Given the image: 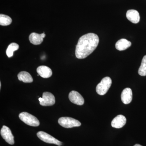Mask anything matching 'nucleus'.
<instances>
[{
  "mask_svg": "<svg viewBox=\"0 0 146 146\" xmlns=\"http://www.w3.org/2000/svg\"><path fill=\"white\" fill-rule=\"evenodd\" d=\"M99 42L98 36L95 33H89L82 35L79 39L76 46V57L78 59L87 57L96 48Z\"/></svg>",
  "mask_w": 146,
  "mask_h": 146,
  "instance_id": "f257e3e1",
  "label": "nucleus"
},
{
  "mask_svg": "<svg viewBox=\"0 0 146 146\" xmlns=\"http://www.w3.org/2000/svg\"><path fill=\"white\" fill-rule=\"evenodd\" d=\"M112 80L109 77H106L102 79L98 84L96 88L97 93L101 96L104 95L107 93L112 84Z\"/></svg>",
  "mask_w": 146,
  "mask_h": 146,
  "instance_id": "f03ea898",
  "label": "nucleus"
},
{
  "mask_svg": "<svg viewBox=\"0 0 146 146\" xmlns=\"http://www.w3.org/2000/svg\"><path fill=\"white\" fill-rule=\"evenodd\" d=\"M20 119L28 125L33 127L39 126L40 123L38 119L33 115L27 112H23L19 115Z\"/></svg>",
  "mask_w": 146,
  "mask_h": 146,
  "instance_id": "7ed1b4c3",
  "label": "nucleus"
},
{
  "mask_svg": "<svg viewBox=\"0 0 146 146\" xmlns=\"http://www.w3.org/2000/svg\"><path fill=\"white\" fill-rule=\"evenodd\" d=\"M58 123L63 127L70 128L81 125V123L78 120L69 117H62L58 119Z\"/></svg>",
  "mask_w": 146,
  "mask_h": 146,
  "instance_id": "20e7f679",
  "label": "nucleus"
},
{
  "mask_svg": "<svg viewBox=\"0 0 146 146\" xmlns=\"http://www.w3.org/2000/svg\"><path fill=\"white\" fill-rule=\"evenodd\" d=\"M36 135L40 140L47 143L55 144L59 146L62 145V142L44 131H39Z\"/></svg>",
  "mask_w": 146,
  "mask_h": 146,
  "instance_id": "39448f33",
  "label": "nucleus"
},
{
  "mask_svg": "<svg viewBox=\"0 0 146 146\" xmlns=\"http://www.w3.org/2000/svg\"><path fill=\"white\" fill-rule=\"evenodd\" d=\"M39 100L40 104L44 106H52L55 103L54 96L48 92L43 93L42 98H39Z\"/></svg>",
  "mask_w": 146,
  "mask_h": 146,
  "instance_id": "423d86ee",
  "label": "nucleus"
},
{
  "mask_svg": "<svg viewBox=\"0 0 146 146\" xmlns=\"http://www.w3.org/2000/svg\"><path fill=\"white\" fill-rule=\"evenodd\" d=\"M1 135L8 144L11 145L14 144V136L10 129L6 126H3L1 130Z\"/></svg>",
  "mask_w": 146,
  "mask_h": 146,
  "instance_id": "0eeeda50",
  "label": "nucleus"
},
{
  "mask_svg": "<svg viewBox=\"0 0 146 146\" xmlns=\"http://www.w3.org/2000/svg\"><path fill=\"white\" fill-rule=\"evenodd\" d=\"M69 98L72 103L78 105H82L84 102L83 97L78 92L72 91L69 94Z\"/></svg>",
  "mask_w": 146,
  "mask_h": 146,
  "instance_id": "6e6552de",
  "label": "nucleus"
},
{
  "mask_svg": "<svg viewBox=\"0 0 146 146\" xmlns=\"http://www.w3.org/2000/svg\"><path fill=\"white\" fill-rule=\"evenodd\" d=\"M46 36L44 33L39 34L36 33H32L29 36V40L33 44L38 45L42 44L44 38Z\"/></svg>",
  "mask_w": 146,
  "mask_h": 146,
  "instance_id": "1a4fd4ad",
  "label": "nucleus"
},
{
  "mask_svg": "<svg viewBox=\"0 0 146 146\" xmlns=\"http://www.w3.org/2000/svg\"><path fill=\"white\" fill-rule=\"evenodd\" d=\"M126 123V119L123 115H119L115 117L111 122V125L115 128H121L125 125Z\"/></svg>",
  "mask_w": 146,
  "mask_h": 146,
  "instance_id": "9d476101",
  "label": "nucleus"
},
{
  "mask_svg": "<svg viewBox=\"0 0 146 146\" xmlns=\"http://www.w3.org/2000/svg\"><path fill=\"white\" fill-rule=\"evenodd\" d=\"M36 72L40 76L44 78H49L52 74L51 69L44 65H42L38 67L36 69Z\"/></svg>",
  "mask_w": 146,
  "mask_h": 146,
  "instance_id": "9b49d317",
  "label": "nucleus"
},
{
  "mask_svg": "<svg viewBox=\"0 0 146 146\" xmlns=\"http://www.w3.org/2000/svg\"><path fill=\"white\" fill-rule=\"evenodd\" d=\"M121 99L123 103L127 104L130 103L132 100V92L129 88H126L123 90L121 95Z\"/></svg>",
  "mask_w": 146,
  "mask_h": 146,
  "instance_id": "f8f14e48",
  "label": "nucleus"
},
{
  "mask_svg": "<svg viewBox=\"0 0 146 146\" xmlns=\"http://www.w3.org/2000/svg\"><path fill=\"white\" fill-rule=\"evenodd\" d=\"M126 17L129 21L133 23H138L140 21L139 13L137 11L134 9L128 10L126 13Z\"/></svg>",
  "mask_w": 146,
  "mask_h": 146,
  "instance_id": "ddd939ff",
  "label": "nucleus"
},
{
  "mask_svg": "<svg viewBox=\"0 0 146 146\" xmlns=\"http://www.w3.org/2000/svg\"><path fill=\"white\" fill-rule=\"evenodd\" d=\"M131 42L125 39H121L117 42L115 47L117 50L119 51L124 50L131 46Z\"/></svg>",
  "mask_w": 146,
  "mask_h": 146,
  "instance_id": "4468645a",
  "label": "nucleus"
},
{
  "mask_svg": "<svg viewBox=\"0 0 146 146\" xmlns=\"http://www.w3.org/2000/svg\"><path fill=\"white\" fill-rule=\"evenodd\" d=\"M18 80L25 83H31L33 82V78L31 75L28 72L23 71L20 72L18 75Z\"/></svg>",
  "mask_w": 146,
  "mask_h": 146,
  "instance_id": "2eb2a0df",
  "label": "nucleus"
},
{
  "mask_svg": "<svg viewBox=\"0 0 146 146\" xmlns=\"http://www.w3.org/2000/svg\"><path fill=\"white\" fill-rule=\"evenodd\" d=\"M19 48V45L16 43H12L9 45L6 50L7 55L9 58L13 56V52L17 50Z\"/></svg>",
  "mask_w": 146,
  "mask_h": 146,
  "instance_id": "dca6fc26",
  "label": "nucleus"
},
{
  "mask_svg": "<svg viewBox=\"0 0 146 146\" xmlns=\"http://www.w3.org/2000/svg\"><path fill=\"white\" fill-rule=\"evenodd\" d=\"M12 20L9 16L5 14L0 15V25L3 26H6L11 24Z\"/></svg>",
  "mask_w": 146,
  "mask_h": 146,
  "instance_id": "f3484780",
  "label": "nucleus"
},
{
  "mask_svg": "<svg viewBox=\"0 0 146 146\" xmlns=\"http://www.w3.org/2000/svg\"><path fill=\"white\" fill-rule=\"evenodd\" d=\"M138 73L140 76H146V55L143 58Z\"/></svg>",
  "mask_w": 146,
  "mask_h": 146,
  "instance_id": "a211bd4d",
  "label": "nucleus"
},
{
  "mask_svg": "<svg viewBox=\"0 0 146 146\" xmlns=\"http://www.w3.org/2000/svg\"><path fill=\"white\" fill-rule=\"evenodd\" d=\"M133 146H143L142 145H139V144H136V145H134Z\"/></svg>",
  "mask_w": 146,
  "mask_h": 146,
  "instance_id": "6ab92c4d",
  "label": "nucleus"
},
{
  "mask_svg": "<svg viewBox=\"0 0 146 146\" xmlns=\"http://www.w3.org/2000/svg\"><path fill=\"white\" fill-rule=\"evenodd\" d=\"M1 83L0 82V89H1Z\"/></svg>",
  "mask_w": 146,
  "mask_h": 146,
  "instance_id": "aec40b11",
  "label": "nucleus"
}]
</instances>
